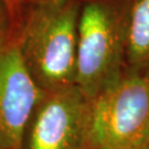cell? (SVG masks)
Wrapping results in <instances>:
<instances>
[{
	"label": "cell",
	"mask_w": 149,
	"mask_h": 149,
	"mask_svg": "<svg viewBox=\"0 0 149 149\" xmlns=\"http://www.w3.org/2000/svg\"><path fill=\"white\" fill-rule=\"evenodd\" d=\"M42 94L12 32L0 41V148L22 149L28 123Z\"/></svg>",
	"instance_id": "cell-5"
},
{
	"label": "cell",
	"mask_w": 149,
	"mask_h": 149,
	"mask_svg": "<svg viewBox=\"0 0 149 149\" xmlns=\"http://www.w3.org/2000/svg\"><path fill=\"white\" fill-rule=\"evenodd\" d=\"M0 149H2V148H0Z\"/></svg>",
	"instance_id": "cell-11"
},
{
	"label": "cell",
	"mask_w": 149,
	"mask_h": 149,
	"mask_svg": "<svg viewBox=\"0 0 149 149\" xmlns=\"http://www.w3.org/2000/svg\"><path fill=\"white\" fill-rule=\"evenodd\" d=\"M12 23L13 22L11 20V17L7 8L0 1V41L12 33Z\"/></svg>",
	"instance_id": "cell-7"
},
{
	"label": "cell",
	"mask_w": 149,
	"mask_h": 149,
	"mask_svg": "<svg viewBox=\"0 0 149 149\" xmlns=\"http://www.w3.org/2000/svg\"><path fill=\"white\" fill-rule=\"evenodd\" d=\"M5 7L7 8V10L9 12V15L11 17L12 22L18 21V18L20 16V10H21L22 2L23 0H0Z\"/></svg>",
	"instance_id": "cell-8"
},
{
	"label": "cell",
	"mask_w": 149,
	"mask_h": 149,
	"mask_svg": "<svg viewBox=\"0 0 149 149\" xmlns=\"http://www.w3.org/2000/svg\"><path fill=\"white\" fill-rule=\"evenodd\" d=\"M34 3H53V5H58V3H64L71 0H32Z\"/></svg>",
	"instance_id": "cell-9"
},
{
	"label": "cell",
	"mask_w": 149,
	"mask_h": 149,
	"mask_svg": "<svg viewBox=\"0 0 149 149\" xmlns=\"http://www.w3.org/2000/svg\"><path fill=\"white\" fill-rule=\"evenodd\" d=\"M140 149H149V139L146 141V143H145V145Z\"/></svg>",
	"instance_id": "cell-10"
},
{
	"label": "cell",
	"mask_w": 149,
	"mask_h": 149,
	"mask_svg": "<svg viewBox=\"0 0 149 149\" xmlns=\"http://www.w3.org/2000/svg\"><path fill=\"white\" fill-rule=\"evenodd\" d=\"M124 24L111 6L90 1L80 10L75 85L94 100L120 77Z\"/></svg>",
	"instance_id": "cell-3"
},
{
	"label": "cell",
	"mask_w": 149,
	"mask_h": 149,
	"mask_svg": "<svg viewBox=\"0 0 149 149\" xmlns=\"http://www.w3.org/2000/svg\"><path fill=\"white\" fill-rule=\"evenodd\" d=\"M124 44L134 65L149 64V0H134L124 26Z\"/></svg>",
	"instance_id": "cell-6"
},
{
	"label": "cell",
	"mask_w": 149,
	"mask_h": 149,
	"mask_svg": "<svg viewBox=\"0 0 149 149\" xmlns=\"http://www.w3.org/2000/svg\"><path fill=\"white\" fill-rule=\"evenodd\" d=\"M79 6L36 3L17 33L22 58L43 92L75 85Z\"/></svg>",
	"instance_id": "cell-1"
},
{
	"label": "cell",
	"mask_w": 149,
	"mask_h": 149,
	"mask_svg": "<svg viewBox=\"0 0 149 149\" xmlns=\"http://www.w3.org/2000/svg\"><path fill=\"white\" fill-rule=\"evenodd\" d=\"M92 100L76 85L43 92L22 149H90Z\"/></svg>",
	"instance_id": "cell-4"
},
{
	"label": "cell",
	"mask_w": 149,
	"mask_h": 149,
	"mask_svg": "<svg viewBox=\"0 0 149 149\" xmlns=\"http://www.w3.org/2000/svg\"><path fill=\"white\" fill-rule=\"evenodd\" d=\"M149 139V72L122 74L92 100L90 149H140Z\"/></svg>",
	"instance_id": "cell-2"
}]
</instances>
